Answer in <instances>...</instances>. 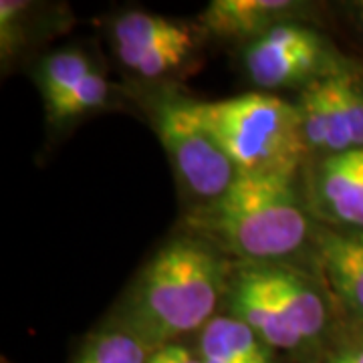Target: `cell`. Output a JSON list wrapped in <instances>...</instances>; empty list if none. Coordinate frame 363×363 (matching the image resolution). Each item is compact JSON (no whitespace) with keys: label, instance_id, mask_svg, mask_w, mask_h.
Wrapping results in <instances>:
<instances>
[{"label":"cell","instance_id":"cell-1","mask_svg":"<svg viewBox=\"0 0 363 363\" xmlns=\"http://www.w3.org/2000/svg\"><path fill=\"white\" fill-rule=\"evenodd\" d=\"M228 262L206 238L180 236L147 262L131 293L123 323L154 350L204 329L228 289Z\"/></svg>","mask_w":363,"mask_h":363},{"label":"cell","instance_id":"cell-2","mask_svg":"<svg viewBox=\"0 0 363 363\" xmlns=\"http://www.w3.org/2000/svg\"><path fill=\"white\" fill-rule=\"evenodd\" d=\"M192 222L206 240L242 262H283L311 236L295 182L277 174H240L226 194L202 204Z\"/></svg>","mask_w":363,"mask_h":363},{"label":"cell","instance_id":"cell-3","mask_svg":"<svg viewBox=\"0 0 363 363\" xmlns=\"http://www.w3.org/2000/svg\"><path fill=\"white\" fill-rule=\"evenodd\" d=\"M186 101L240 174L293 178L309 154L297 105L272 93L257 91L218 101Z\"/></svg>","mask_w":363,"mask_h":363},{"label":"cell","instance_id":"cell-4","mask_svg":"<svg viewBox=\"0 0 363 363\" xmlns=\"http://www.w3.org/2000/svg\"><path fill=\"white\" fill-rule=\"evenodd\" d=\"M152 121L178 178L192 194L204 200L202 204L218 200L238 180L240 169L198 123L186 99L157 104Z\"/></svg>","mask_w":363,"mask_h":363},{"label":"cell","instance_id":"cell-5","mask_svg":"<svg viewBox=\"0 0 363 363\" xmlns=\"http://www.w3.org/2000/svg\"><path fill=\"white\" fill-rule=\"evenodd\" d=\"M245 67L250 81L262 89L309 85L347 67L329 40L303 23L272 28L264 37L248 43Z\"/></svg>","mask_w":363,"mask_h":363},{"label":"cell","instance_id":"cell-6","mask_svg":"<svg viewBox=\"0 0 363 363\" xmlns=\"http://www.w3.org/2000/svg\"><path fill=\"white\" fill-rule=\"evenodd\" d=\"M309 202L333 228L363 230V147L321 156L313 169Z\"/></svg>","mask_w":363,"mask_h":363},{"label":"cell","instance_id":"cell-7","mask_svg":"<svg viewBox=\"0 0 363 363\" xmlns=\"http://www.w3.org/2000/svg\"><path fill=\"white\" fill-rule=\"evenodd\" d=\"M226 298L230 315L248 325L271 350L297 351L305 347L303 339L272 298L257 262H242V267L230 274Z\"/></svg>","mask_w":363,"mask_h":363},{"label":"cell","instance_id":"cell-8","mask_svg":"<svg viewBox=\"0 0 363 363\" xmlns=\"http://www.w3.org/2000/svg\"><path fill=\"white\" fill-rule=\"evenodd\" d=\"M272 298L305 345L319 343L327 333L329 307L321 286L309 274L285 262H257Z\"/></svg>","mask_w":363,"mask_h":363},{"label":"cell","instance_id":"cell-9","mask_svg":"<svg viewBox=\"0 0 363 363\" xmlns=\"http://www.w3.org/2000/svg\"><path fill=\"white\" fill-rule=\"evenodd\" d=\"M315 245L327 289L363 323V230L321 226L315 233Z\"/></svg>","mask_w":363,"mask_h":363},{"label":"cell","instance_id":"cell-10","mask_svg":"<svg viewBox=\"0 0 363 363\" xmlns=\"http://www.w3.org/2000/svg\"><path fill=\"white\" fill-rule=\"evenodd\" d=\"M309 11L311 4L295 0H214L202 23L222 39L255 43L277 26L303 23Z\"/></svg>","mask_w":363,"mask_h":363},{"label":"cell","instance_id":"cell-11","mask_svg":"<svg viewBox=\"0 0 363 363\" xmlns=\"http://www.w3.org/2000/svg\"><path fill=\"white\" fill-rule=\"evenodd\" d=\"M111 33L117 57L128 69L166 49H196V35L190 26L143 11L117 16Z\"/></svg>","mask_w":363,"mask_h":363},{"label":"cell","instance_id":"cell-12","mask_svg":"<svg viewBox=\"0 0 363 363\" xmlns=\"http://www.w3.org/2000/svg\"><path fill=\"white\" fill-rule=\"evenodd\" d=\"M295 105L309 152H319L323 156H329V154L353 150L350 133L339 109L337 95L333 87V73L305 85Z\"/></svg>","mask_w":363,"mask_h":363},{"label":"cell","instance_id":"cell-13","mask_svg":"<svg viewBox=\"0 0 363 363\" xmlns=\"http://www.w3.org/2000/svg\"><path fill=\"white\" fill-rule=\"evenodd\" d=\"M200 357L204 363H274L271 347L233 315H216L202 329Z\"/></svg>","mask_w":363,"mask_h":363},{"label":"cell","instance_id":"cell-14","mask_svg":"<svg viewBox=\"0 0 363 363\" xmlns=\"http://www.w3.org/2000/svg\"><path fill=\"white\" fill-rule=\"evenodd\" d=\"M95 71L91 59L79 49H61L51 52L39 67V89L47 109L57 105Z\"/></svg>","mask_w":363,"mask_h":363},{"label":"cell","instance_id":"cell-15","mask_svg":"<svg viewBox=\"0 0 363 363\" xmlns=\"http://www.w3.org/2000/svg\"><path fill=\"white\" fill-rule=\"evenodd\" d=\"M152 345L130 325L121 323L95 333L81 350L75 363H147Z\"/></svg>","mask_w":363,"mask_h":363},{"label":"cell","instance_id":"cell-16","mask_svg":"<svg viewBox=\"0 0 363 363\" xmlns=\"http://www.w3.org/2000/svg\"><path fill=\"white\" fill-rule=\"evenodd\" d=\"M107 95H109V83L95 69L67 97H63L57 105L49 107L47 111H49L52 123H61V121L75 119V117L89 113L93 109L104 107Z\"/></svg>","mask_w":363,"mask_h":363},{"label":"cell","instance_id":"cell-17","mask_svg":"<svg viewBox=\"0 0 363 363\" xmlns=\"http://www.w3.org/2000/svg\"><path fill=\"white\" fill-rule=\"evenodd\" d=\"M333 87L350 133L351 147H363V81L350 67H343L333 73Z\"/></svg>","mask_w":363,"mask_h":363},{"label":"cell","instance_id":"cell-18","mask_svg":"<svg viewBox=\"0 0 363 363\" xmlns=\"http://www.w3.org/2000/svg\"><path fill=\"white\" fill-rule=\"evenodd\" d=\"M319 363H363V333L343 339L333 350L327 351Z\"/></svg>","mask_w":363,"mask_h":363},{"label":"cell","instance_id":"cell-19","mask_svg":"<svg viewBox=\"0 0 363 363\" xmlns=\"http://www.w3.org/2000/svg\"><path fill=\"white\" fill-rule=\"evenodd\" d=\"M157 350L162 351L164 363H204L202 357H198L192 351L186 350L184 345H178V343H168Z\"/></svg>","mask_w":363,"mask_h":363},{"label":"cell","instance_id":"cell-20","mask_svg":"<svg viewBox=\"0 0 363 363\" xmlns=\"http://www.w3.org/2000/svg\"><path fill=\"white\" fill-rule=\"evenodd\" d=\"M350 14H351L353 25L357 26V28H359V33L363 35V0H359V2H351Z\"/></svg>","mask_w":363,"mask_h":363},{"label":"cell","instance_id":"cell-21","mask_svg":"<svg viewBox=\"0 0 363 363\" xmlns=\"http://www.w3.org/2000/svg\"><path fill=\"white\" fill-rule=\"evenodd\" d=\"M147 363H164V357H162V351H160V350L152 351V357L147 359Z\"/></svg>","mask_w":363,"mask_h":363}]
</instances>
